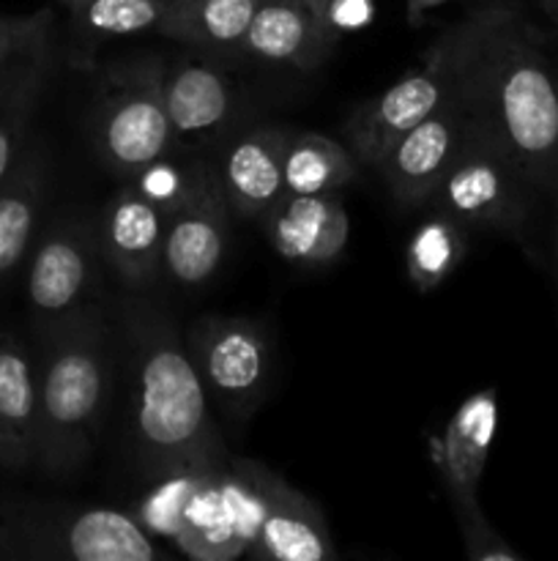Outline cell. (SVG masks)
<instances>
[{
	"instance_id": "1",
	"label": "cell",
	"mask_w": 558,
	"mask_h": 561,
	"mask_svg": "<svg viewBox=\"0 0 558 561\" xmlns=\"http://www.w3.org/2000/svg\"><path fill=\"white\" fill-rule=\"evenodd\" d=\"M454 93L465 113L558 195V38L512 0H490L449 27Z\"/></svg>"
},
{
	"instance_id": "2",
	"label": "cell",
	"mask_w": 558,
	"mask_h": 561,
	"mask_svg": "<svg viewBox=\"0 0 558 561\" xmlns=\"http://www.w3.org/2000/svg\"><path fill=\"white\" fill-rule=\"evenodd\" d=\"M131 383L137 458L148 477L224 466L222 436L189 348L156 312L142 310L131 318Z\"/></svg>"
},
{
	"instance_id": "3",
	"label": "cell",
	"mask_w": 558,
	"mask_h": 561,
	"mask_svg": "<svg viewBox=\"0 0 558 561\" xmlns=\"http://www.w3.org/2000/svg\"><path fill=\"white\" fill-rule=\"evenodd\" d=\"M38 365V460L47 474L69 477L91 460L109 394L107 329L96 307L42 334Z\"/></svg>"
},
{
	"instance_id": "4",
	"label": "cell",
	"mask_w": 558,
	"mask_h": 561,
	"mask_svg": "<svg viewBox=\"0 0 558 561\" xmlns=\"http://www.w3.org/2000/svg\"><path fill=\"white\" fill-rule=\"evenodd\" d=\"M164 60L156 55L109 66L96 85L91 140L96 157L115 175L135 179L175 146L164 99Z\"/></svg>"
},
{
	"instance_id": "5",
	"label": "cell",
	"mask_w": 558,
	"mask_h": 561,
	"mask_svg": "<svg viewBox=\"0 0 558 561\" xmlns=\"http://www.w3.org/2000/svg\"><path fill=\"white\" fill-rule=\"evenodd\" d=\"M545 197L531 175L503 151L485 129L468 118L463 148L432 195L435 211L457 219L465 228H490L523 236Z\"/></svg>"
},
{
	"instance_id": "6",
	"label": "cell",
	"mask_w": 558,
	"mask_h": 561,
	"mask_svg": "<svg viewBox=\"0 0 558 561\" xmlns=\"http://www.w3.org/2000/svg\"><path fill=\"white\" fill-rule=\"evenodd\" d=\"M0 546L11 557L74 561H159L140 520L118 510L88 507L11 515L0 524Z\"/></svg>"
},
{
	"instance_id": "7",
	"label": "cell",
	"mask_w": 558,
	"mask_h": 561,
	"mask_svg": "<svg viewBox=\"0 0 558 561\" xmlns=\"http://www.w3.org/2000/svg\"><path fill=\"white\" fill-rule=\"evenodd\" d=\"M454 93L452 38L449 31L425 53L416 69L405 71L394 85L367 99L345 121V140L359 164L377 168L388 148L435 113Z\"/></svg>"
},
{
	"instance_id": "8",
	"label": "cell",
	"mask_w": 558,
	"mask_h": 561,
	"mask_svg": "<svg viewBox=\"0 0 558 561\" xmlns=\"http://www.w3.org/2000/svg\"><path fill=\"white\" fill-rule=\"evenodd\" d=\"M96 228L80 217L55 219L27 255L25 290L38 334L63 327L91 307L98 279Z\"/></svg>"
},
{
	"instance_id": "9",
	"label": "cell",
	"mask_w": 558,
	"mask_h": 561,
	"mask_svg": "<svg viewBox=\"0 0 558 561\" xmlns=\"http://www.w3.org/2000/svg\"><path fill=\"white\" fill-rule=\"evenodd\" d=\"M186 348L208 398L230 416H249L271 376V340L249 318L202 316L186 334Z\"/></svg>"
},
{
	"instance_id": "10",
	"label": "cell",
	"mask_w": 558,
	"mask_h": 561,
	"mask_svg": "<svg viewBox=\"0 0 558 561\" xmlns=\"http://www.w3.org/2000/svg\"><path fill=\"white\" fill-rule=\"evenodd\" d=\"M260 526V504L230 463L197 480L173 542L197 561H230L249 553Z\"/></svg>"
},
{
	"instance_id": "11",
	"label": "cell",
	"mask_w": 558,
	"mask_h": 561,
	"mask_svg": "<svg viewBox=\"0 0 558 561\" xmlns=\"http://www.w3.org/2000/svg\"><path fill=\"white\" fill-rule=\"evenodd\" d=\"M230 466L249 482L260 504V526L249 557L277 561L337 559L326 515L310 496L295 491L260 460L233 458Z\"/></svg>"
},
{
	"instance_id": "12",
	"label": "cell",
	"mask_w": 558,
	"mask_h": 561,
	"mask_svg": "<svg viewBox=\"0 0 558 561\" xmlns=\"http://www.w3.org/2000/svg\"><path fill=\"white\" fill-rule=\"evenodd\" d=\"M230 206L217 173L195 164V179L184 201L170 211L162 272L181 288L206 285L222 266L230 247Z\"/></svg>"
},
{
	"instance_id": "13",
	"label": "cell",
	"mask_w": 558,
	"mask_h": 561,
	"mask_svg": "<svg viewBox=\"0 0 558 561\" xmlns=\"http://www.w3.org/2000/svg\"><path fill=\"white\" fill-rule=\"evenodd\" d=\"M465 131L468 113L457 93H452L449 102H443L435 113L427 115L388 148L375 170H381L399 206L414 208L432 201L463 148Z\"/></svg>"
},
{
	"instance_id": "14",
	"label": "cell",
	"mask_w": 558,
	"mask_h": 561,
	"mask_svg": "<svg viewBox=\"0 0 558 561\" xmlns=\"http://www.w3.org/2000/svg\"><path fill=\"white\" fill-rule=\"evenodd\" d=\"M167 211L148 201L135 186H124L109 197L96 219V241L102 261L126 285H148L162 272Z\"/></svg>"
},
{
	"instance_id": "15",
	"label": "cell",
	"mask_w": 558,
	"mask_h": 561,
	"mask_svg": "<svg viewBox=\"0 0 558 561\" xmlns=\"http://www.w3.org/2000/svg\"><path fill=\"white\" fill-rule=\"evenodd\" d=\"M498 431V394L487 387L454 409L441 436L432 438V463L452 499L454 513L479 507V482Z\"/></svg>"
},
{
	"instance_id": "16",
	"label": "cell",
	"mask_w": 558,
	"mask_h": 561,
	"mask_svg": "<svg viewBox=\"0 0 558 561\" xmlns=\"http://www.w3.org/2000/svg\"><path fill=\"white\" fill-rule=\"evenodd\" d=\"M288 137L290 131L279 126H260L230 142L219 168H213L230 211L263 222L268 211L282 201V162Z\"/></svg>"
},
{
	"instance_id": "17",
	"label": "cell",
	"mask_w": 558,
	"mask_h": 561,
	"mask_svg": "<svg viewBox=\"0 0 558 561\" xmlns=\"http://www.w3.org/2000/svg\"><path fill=\"white\" fill-rule=\"evenodd\" d=\"M277 255L295 266H326L348 244V211L334 195H284L263 219Z\"/></svg>"
},
{
	"instance_id": "18",
	"label": "cell",
	"mask_w": 558,
	"mask_h": 561,
	"mask_svg": "<svg viewBox=\"0 0 558 561\" xmlns=\"http://www.w3.org/2000/svg\"><path fill=\"white\" fill-rule=\"evenodd\" d=\"M328 33L310 0H260L244 42V55L274 66L315 69L332 55Z\"/></svg>"
},
{
	"instance_id": "19",
	"label": "cell",
	"mask_w": 558,
	"mask_h": 561,
	"mask_svg": "<svg viewBox=\"0 0 558 561\" xmlns=\"http://www.w3.org/2000/svg\"><path fill=\"white\" fill-rule=\"evenodd\" d=\"M38 460V365L22 340L0 332V469Z\"/></svg>"
},
{
	"instance_id": "20",
	"label": "cell",
	"mask_w": 558,
	"mask_h": 561,
	"mask_svg": "<svg viewBox=\"0 0 558 561\" xmlns=\"http://www.w3.org/2000/svg\"><path fill=\"white\" fill-rule=\"evenodd\" d=\"M164 99L175 142L222 129L233 115L235 91L230 77L211 58H186L164 66Z\"/></svg>"
},
{
	"instance_id": "21",
	"label": "cell",
	"mask_w": 558,
	"mask_h": 561,
	"mask_svg": "<svg viewBox=\"0 0 558 561\" xmlns=\"http://www.w3.org/2000/svg\"><path fill=\"white\" fill-rule=\"evenodd\" d=\"M47 192V162L38 146L22 148L14 170L0 186V290L16 277L36 244L38 217Z\"/></svg>"
},
{
	"instance_id": "22",
	"label": "cell",
	"mask_w": 558,
	"mask_h": 561,
	"mask_svg": "<svg viewBox=\"0 0 558 561\" xmlns=\"http://www.w3.org/2000/svg\"><path fill=\"white\" fill-rule=\"evenodd\" d=\"M53 9L0 16V107H36L53 64Z\"/></svg>"
},
{
	"instance_id": "23",
	"label": "cell",
	"mask_w": 558,
	"mask_h": 561,
	"mask_svg": "<svg viewBox=\"0 0 558 561\" xmlns=\"http://www.w3.org/2000/svg\"><path fill=\"white\" fill-rule=\"evenodd\" d=\"M260 0H173L159 33L206 55H244Z\"/></svg>"
},
{
	"instance_id": "24",
	"label": "cell",
	"mask_w": 558,
	"mask_h": 561,
	"mask_svg": "<svg viewBox=\"0 0 558 561\" xmlns=\"http://www.w3.org/2000/svg\"><path fill=\"white\" fill-rule=\"evenodd\" d=\"M170 3L173 0H82L74 11H69L77 38L71 64L91 69L98 44L146 31L159 33Z\"/></svg>"
},
{
	"instance_id": "25",
	"label": "cell",
	"mask_w": 558,
	"mask_h": 561,
	"mask_svg": "<svg viewBox=\"0 0 558 561\" xmlns=\"http://www.w3.org/2000/svg\"><path fill=\"white\" fill-rule=\"evenodd\" d=\"M359 159L348 146L315 131H290L284 146V195H334L353 181Z\"/></svg>"
},
{
	"instance_id": "26",
	"label": "cell",
	"mask_w": 558,
	"mask_h": 561,
	"mask_svg": "<svg viewBox=\"0 0 558 561\" xmlns=\"http://www.w3.org/2000/svg\"><path fill=\"white\" fill-rule=\"evenodd\" d=\"M465 233H468L465 225L441 211L427 217L414 230L408 247H405V268H408V279L421 294L435 290L463 263L465 252H468Z\"/></svg>"
},
{
	"instance_id": "27",
	"label": "cell",
	"mask_w": 558,
	"mask_h": 561,
	"mask_svg": "<svg viewBox=\"0 0 558 561\" xmlns=\"http://www.w3.org/2000/svg\"><path fill=\"white\" fill-rule=\"evenodd\" d=\"M202 474L206 471H178V474L156 477V485L137 504V520H140L142 529L173 540L175 531H178L186 502H189L191 491H195L197 480Z\"/></svg>"
},
{
	"instance_id": "28",
	"label": "cell",
	"mask_w": 558,
	"mask_h": 561,
	"mask_svg": "<svg viewBox=\"0 0 558 561\" xmlns=\"http://www.w3.org/2000/svg\"><path fill=\"white\" fill-rule=\"evenodd\" d=\"M191 179H195V168H181V164L162 157L148 164V168H142L135 175V184L131 186L151 203H156L162 211L170 214L186 197Z\"/></svg>"
},
{
	"instance_id": "29",
	"label": "cell",
	"mask_w": 558,
	"mask_h": 561,
	"mask_svg": "<svg viewBox=\"0 0 558 561\" xmlns=\"http://www.w3.org/2000/svg\"><path fill=\"white\" fill-rule=\"evenodd\" d=\"M460 531H463L465 553L470 561H520L518 551L498 535L485 518L481 507H468L457 513Z\"/></svg>"
},
{
	"instance_id": "30",
	"label": "cell",
	"mask_w": 558,
	"mask_h": 561,
	"mask_svg": "<svg viewBox=\"0 0 558 561\" xmlns=\"http://www.w3.org/2000/svg\"><path fill=\"white\" fill-rule=\"evenodd\" d=\"M33 107H0V186L14 170L22 148L27 142V124H31Z\"/></svg>"
},
{
	"instance_id": "31",
	"label": "cell",
	"mask_w": 558,
	"mask_h": 561,
	"mask_svg": "<svg viewBox=\"0 0 558 561\" xmlns=\"http://www.w3.org/2000/svg\"><path fill=\"white\" fill-rule=\"evenodd\" d=\"M443 3H449V0H408V5H405V9H408V22L410 25H419V22L425 20L427 11L438 9V5Z\"/></svg>"
},
{
	"instance_id": "32",
	"label": "cell",
	"mask_w": 558,
	"mask_h": 561,
	"mask_svg": "<svg viewBox=\"0 0 558 561\" xmlns=\"http://www.w3.org/2000/svg\"><path fill=\"white\" fill-rule=\"evenodd\" d=\"M536 9H539L542 20L550 27L553 36L558 38V0H536Z\"/></svg>"
},
{
	"instance_id": "33",
	"label": "cell",
	"mask_w": 558,
	"mask_h": 561,
	"mask_svg": "<svg viewBox=\"0 0 558 561\" xmlns=\"http://www.w3.org/2000/svg\"><path fill=\"white\" fill-rule=\"evenodd\" d=\"M550 203H553V250H556V266H558V195H553Z\"/></svg>"
},
{
	"instance_id": "34",
	"label": "cell",
	"mask_w": 558,
	"mask_h": 561,
	"mask_svg": "<svg viewBox=\"0 0 558 561\" xmlns=\"http://www.w3.org/2000/svg\"><path fill=\"white\" fill-rule=\"evenodd\" d=\"M60 3H63V5H66V11H74V9H77V5H80V3H82V0H60Z\"/></svg>"
}]
</instances>
